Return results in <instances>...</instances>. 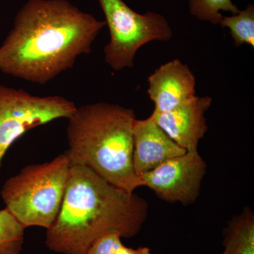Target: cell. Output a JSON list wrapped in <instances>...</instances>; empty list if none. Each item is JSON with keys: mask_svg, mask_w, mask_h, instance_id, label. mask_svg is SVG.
<instances>
[{"mask_svg": "<svg viewBox=\"0 0 254 254\" xmlns=\"http://www.w3.org/2000/svg\"><path fill=\"white\" fill-rule=\"evenodd\" d=\"M105 26L67 0H28L0 46V71L46 84L89 54Z\"/></svg>", "mask_w": 254, "mask_h": 254, "instance_id": "obj_1", "label": "cell"}, {"mask_svg": "<svg viewBox=\"0 0 254 254\" xmlns=\"http://www.w3.org/2000/svg\"><path fill=\"white\" fill-rule=\"evenodd\" d=\"M146 200L114 186L85 167L73 165L60 213L47 230L52 252L86 254L100 237L118 233L132 238L148 217Z\"/></svg>", "mask_w": 254, "mask_h": 254, "instance_id": "obj_2", "label": "cell"}, {"mask_svg": "<svg viewBox=\"0 0 254 254\" xmlns=\"http://www.w3.org/2000/svg\"><path fill=\"white\" fill-rule=\"evenodd\" d=\"M134 112L112 103L76 107L68 118V149L71 166L91 170L114 186L133 193L143 187L133 165Z\"/></svg>", "mask_w": 254, "mask_h": 254, "instance_id": "obj_3", "label": "cell"}, {"mask_svg": "<svg viewBox=\"0 0 254 254\" xmlns=\"http://www.w3.org/2000/svg\"><path fill=\"white\" fill-rule=\"evenodd\" d=\"M70 168L63 153L51 161L21 169L4 182L0 192L5 208L25 228L41 227L48 230L60 213Z\"/></svg>", "mask_w": 254, "mask_h": 254, "instance_id": "obj_4", "label": "cell"}, {"mask_svg": "<svg viewBox=\"0 0 254 254\" xmlns=\"http://www.w3.org/2000/svg\"><path fill=\"white\" fill-rule=\"evenodd\" d=\"M98 1L110 35L104 48L105 63L115 71L133 67L137 52L147 43L173 38V29L162 14L154 11L138 14L123 0Z\"/></svg>", "mask_w": 254, "mask_h": 254, "instance_id": "obj_5", "label": "cell"}, {"mask_svg": "<svg viewBox=\"0 0 254 254\" xmlns=\"http://www.w3.org/2000/svg\"><path fill=\"white\" fill-rule=\"evenodd\" d=\"M76 109L60 95L38 96L23 89L0 84V173L6 152L25 133L59 119H68Z\"/></svg>", "mask_w": 254, "mask_h": 254, "instance_id": "obj_6", "label": "cell"}, {"mask_svg": "<svg viewBox=\"0 0 254 254\" xmlns=\"http://www.w3.org/2000/svg\"><path fill=\"white\" fill-rule=\"evenodd\" d=\"M206 164L198 152L175 157L139 177L144 187L159 198L171 203L190 205L199 195Z\"/></svg>", "mask_w": 254, "mask_h": 254, "instance_id": "obj_7", "label": "cell"}, {"mask_svg": "<svg viewBox=\"0 0 254 254\" xmlns=\"http://www.w3.org/2000/svg\"><path fill=\"white\" fill-rule=\"evenodd\" d=\"M212 104L209 96H197L171 111L150 116L177 145L193 153L198 151V142L208 131L205 113Z\"/></svg>", "mask_w": 254, "mask_h": 254, "instance_id": "obj_8", "label": "cell"}, {"mask_svg": "<svg viewBox=\"0 0 254 254\" xmlns=\"http://www.w3.org/2000/svg\"><path fill=\"white\" fill-rule=\"evenodd\" d=\"M148 94L154 113L171 111L195 95V77L190 67L175 59L156 68L148 78Z\"/></svg>", "mask_w": 254, "mask_h": 254, "instance_id": "obj_9", "label": "cell"}, {"mask_svg": "<svg viewBox=\"0 0 254 254\" xmlns=\"http://www.w3.org/2000/svg\"><path fill=\"white\" fill-rule=\"evenodd\" d=\"M132 133L133 169L138 177L169 159L187 153L167 135L151 116L145 120L136 119Z\"/></svg>", "mask_w": 254, "mask_h": 254, "instance_id": "obj_10", "label": "cell"}, {"mask_svg": "<svg viewBox=\"0 0 254 254\" xmlns=\"http://www.w3.org/2000/svg\"><path fill=\"white\" fill-rule=\"evenodd\" d=\"M222 254H254V215L250 208L234 217L225 230Z\"/></svg>", "mask_w": 254, "mask_h": 254, "instance_id": "obj_11", "label": "cell"}, {"mask_svg": "<svg viewBox=\"0 0 254 254\" xmlns=\"http://www.w3.org/2000/svg\"><path fill=\"white\" fill-rule=\"evenodd\" d=\"M222 28L230 30L235 46L247 44L254 48V6L250 4L231 16H222L220 23Z\"/></svg>", "mask_w": 254, "mask_h": 254, "instance_id": "obj_12", "label": "cell"}, {"mask_svg": "<svg viewBox=\"0 0 254 254\" xmlns=\"http://www.w3.org/2000/svg\"><path fill=\"white\" fill-rule=\"evenodd\" d=\"M25 227L6 208L0 210V254H21Z\"/></svg>", "mask_w": 254, "mask_h": 254, "instance_id": "obj_13", "label": "cell"}, {"mask_svg": "<svg viewBox=\"0 0 254 254\" xmlns=\"http://www.w3.org/2000/svg\"><path fill=\"white\" fill-rule=\"evenodd\" d=\"M190 14L200 21L212 24H220L222 18L220 11H228L232 15L240 11L232 0H189Z\"/></svg>", "mask_w": 254, "mask_h": 254, "instance_id": "obj_14", "label": "cell"}, {"mask_svg": "<svg viewBox=\"0 0 254 254\" xmlns=\"http://www.w3.org/2000/svg\"><path fill=\"white\" fill-rule=\"evenodd\" d=\"M122 239L118 233L105 235L95 241L86 254H152L148 247L133 249L126 247Z\"/></svg>", "mask_w": 254, "mask_h": 254, "instance_id": "obj_15", "label": "cell"}, {"mask_svg": "<svg viewBox=\"0 0 254 254\" xmlns=\"http://www.w3.org/2000/svg\"></svg>", "mask_w": 254, "mask_h": 254, "instance_id": "obj_16", "label": "cell"}]
</instances>
